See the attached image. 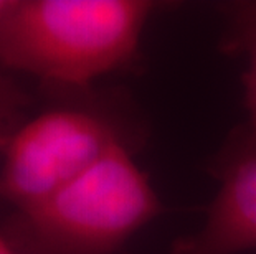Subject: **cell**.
<instances>
[{
	"label": "cell",
	"instance_id": "obj_1",
	"mask_svg": "<svg viewBox=\"0 0 256 254\" xmlns=\"http://www.w3.org/2000/svg\"><path fill=\"white\" fill-rule=\"evenodd\" d=\"M157 8L150 0H17L0 23V68L88 91L138 59Z\"/></svg>",
	"mask_w": 256,
	"mask_h": 254
},
{
	"label": "cell",
	"instance_id": "obj_7",
	"mask_svg": "<svg viewBox=\"0 0 256 254\" xmlns=\"http://www.w3.org/2000/svg\"><path fill=\"white\" fill-rule=\"evenodd\" d=\"M17 0H0V23L10 15Z\"/></svg>",
	"mask_w": 256,
	"mask_h": 254
},
{
	"label": "cell",
	"instance_id": "obj_9",
	"mask_svg": "<svg viewBox=\"0 0 256 254\" xmlns=\"http://www.w3.org/2000/svg\"><path fill=\"white\" fill-rule=\"evenodd\" d=\"M0 152H2V149H0Z\"/></svg>",
	"mask_w": 256,
	"mask_h": 254
},
{
	"label": "cell",
	"instance_id": "obj_8",
	"mask_svg": "<svg viewBox=\"0 0 256 254\" xmlns=\"http://www.w3.org/2000/svg\"><path fill=\"white\" fill-rule=\"evenodd\" d=\"M0 254H15L12 248H10L8 241L5 240V236L2 233V228H0Z\"/></svg>",
	"mask_w": 256,
	"mask_h": 254
},
{
	"label": "cell",
	"instance_id": "obj_6",
	"mask_svg": "<svg viewBox=\"0 0 256 254\" xmlns=\"http://www.w3.org/2000/svg\"><path fill=\"white\" fill-rule=\"evenodd\" d=\"M30 98L15 81L0 73V149L26 122Z\"/></svg>",
	"mask_w": 256,
	"mask_h": 254
},
{
	"label": "cell",
	"instance_id": "obj_2",
	"mask_svg": "<svg viewBox=\"0 0 256 254\" xmlns=\"http://www.w3.org/2000/svg\"><path fill=\"white\" fill-rule=\"evenodd\" d=\"M160 213L134 149L119 145L45 202L12 212L0 228L15 254H124Z\"/></svg>",
	"mask_w": 256,
	"mask_h": 254
},
{
	"label": "cell",
	"instance_id": "obj_5",
	"mask_svg": "<svg viewBox=\"0 0 256 254\" xmlns=\"http://www.w3.org/2000/svg\"><path fill=\"white\" fill-rule=\"evenodd\" d=\"M220 12L225 18L223 48L246 61L243 84L248 119L244 122L256 131V0L222 3Z\"/></svg>",
	"mask_w": 256,
	"mask_h": 254
},
{
	"label": "cell",
	"instance_id": "obj_4",
	"mask_svg": "<svg viewBox=\"0 0 256 254\" xmlns=\"http://www.w3.org/2000/svg\"><path fill=\"white\" fill-rule=\"evenodd\" d=\"M218 182L205 220L170 254H240L256 250V131L236 127L212 162Z\"/></svg>",
	"mask_w": 256,
	"mask_h": 254
},
{
	"label": "cell",
	"instance_id": "obj_3",
	"mask_svg": "<svg viewBox=\"0 0 256 254\" xmlns=\"http://www.w3.org/2000/svg\"><path fill=\"white\" fill-rule=\"evenodd\" d=\"M132 119L108 99H84L28 117L2 150L0 202L25 210L90 172L119 145L136 150Z\"/></svg>",
	"mask_w": 256,
	"mask_h": 254
}]
</instances>
